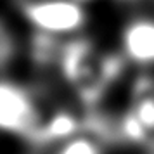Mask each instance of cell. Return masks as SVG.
<instances>
[{"label":"cell","mask_w":154,"mask_h":154,"mask_svg":"<svg viewBox=\"0 0 154 154\" xmlns=\"http://www.w3.org/2000/svg\"><path fill=\"white\" fill-rule=\"evenodd\" d=\"M57 69L76 97L88 107L104 99L125 69V59L104 50L85 36H71L57 45L54 59Z\"/></svg>","instance_id":"cell-1"},{"label":"cell","mask_w":154,"mask_h":154,"mask_svg":"<svg viewBox=\"0 0 154 154\" xmlns=\"http://www.w3.org/2000/svg\"><path fill=\"white\" fill-rule=\"evenodd\" d=\"M85 0H21L24 21L35 35L66 40L82 33L88 23Z\"/></svg>","instance_id":"cell-2"},{"label":"cell","mask_w":154,"mask_h":154,"mask_svg":"<svg viewBox=\"0 0 154 154\" xmlns=\"http://www.w3.org/2000/svg\"><path fill=\"white\" fill-rule=\"evenodd\" d=\"M49 111L28 87L0 78V132L38 139Z\"/></svg>","instance_id":"cell-3"},{"label":"cell","mask_w":154,"mask_h":154,"mask_svg":"<svg viewBox=\"0 0 154 154\" xmlns=\"http://www.w3.org/2000/svg\"><path fill=\"white\" fill-rule=\"evenodd\" d=\"M116 137L146 147L154 154V76L139 75L133 80Z\"/></svg>","instance_id":"cell-4"},{"label":"cell","mask_w":154,"mask_h":154,"mask_svg":"<svg viewBox=\"0 0 154 154\" xmlns=\"http://www.w3.org/2000/svg\"><path fill=\"white\" fill-rule=\"evenodd\" d=\"M121 57L139 68L154 66V17L133 16L125 23L119 35Z\"/></svg>","instance_id":"cell-5"},{"label":"cell","mask_w":154,"mask_h":154,"mask_svg":"<svg viewBox=\"0 0 154 154\" xmlns=\"http://www.w3.org/2000/svg\"><path fill=\"white\" fill-rule=\"evenodd\" d=\"M17 38H16L14 29L9 26V23L0 16V69L14 61L17 54Z\"/></svg>","instance_id":"cell-6"},{"label":"cell","mask_w":154,"mask_h":154,"mask_svg":"<svg viewBox=\"0 0 154 154\" xmlns=\"http://www.w3.org/2000/svg\"><path fill=\"white\" fill-rule=\"evenodd\" d=\"M123 2H126V0H123Z\"/></svg>","instance_id":"cell-7"}]
</instances>
